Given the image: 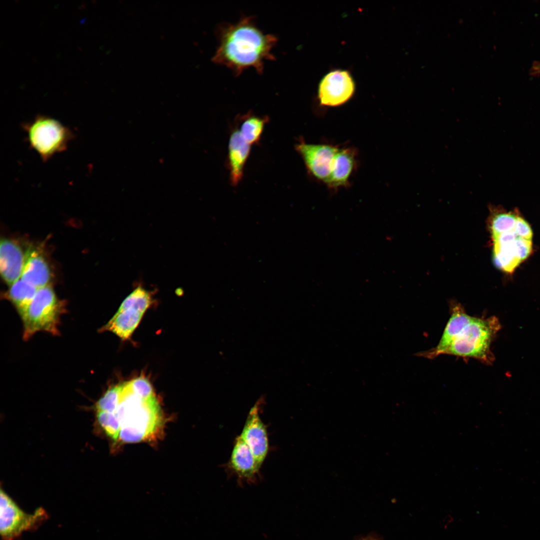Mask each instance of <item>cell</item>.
Listing matches in <instances>:
<instances>
[{"label": "cell", "instance_id": "6da1fadb", "mask_svg": "<svg viewBox=\"0 0 540 540\" xmlns=\"http://www.w3.org/2000/svg\"><path fill=\"white\" fill-rule=\"evenodd\" d=\"M216 32L218 44L212 60L230 68L236 76L249 68L262 74L265 62L276 60L272 50L278 38L263 32L252 16L221 24Z\"/></svg>", "mask_w": 540, "mask_h": 540}, {"label": "cell", "instance_id": "7a4b0ae2", "mask_svg": "<svg viewBox=\"0 0 540 540\" xmlns=\"http://www.w3.org/2000/svg\"><path fill=\"white\" fill-rule=\"evenodd\" d=\"M451 315L436 346L420 356L432 359L440 354L488 362L492 339L499 328L494 317L484 319L468 315L460 304H452Z\"/></svg>", "mask_w": 540, "mask_h": 540}, {"label": "cell", "instance_id": "3957f363", "mask_svg": "<svg viewBox=\"0 0 540 540\" xmlns=\"http://www.w3.org/2000/svg\"><path fill=\"white\" fill-rule=\"evenodd\" d=\"M120 422L118 440L124 443L152 440L160 430L163 416L156 396L144 400L122 383L120 402L114 412Z\"/></svg>", "mask_w": 540, "mask_h": 540}, {"label": "cell", "instance_id": "277c9868", "mask_svg": "<svg viewBox=\"0 0 540 540\" xmlns=\"http://www.w3.org/2000/svg\"><path fill=\"white\" fill-rule=\"evenodd\" d=\"M64 304L50 286L38 288L32 301L20 316L24 325L23 337L29 339L38 332L59 334L60 316Z\"/></svg>", "mask_w": 540, "mask_h": 540}, {"label": "cell", "instance_id": "5b68a950", "mask_svg": "<svg viewBox=\"0 0 540 540\" xmlns=\"http://www.w3.org/2000/svg\"><path fill=\"white\" fill-rule=\"evenodd\" d=\"M27 140L44 162L64 151L74 134L68 128L52 118L38 115L22 126Z\"/></svg>", "mask_w": 540, "mask_h": 540}, {"label": "cell", "instance_id": "8992f818", "mask_svg": "<svg viewBox=\"0 0 540 540\" xmlns=\"http://www.w3.org/2000/svg\"><path fill=\"white\" fill-rule=\"evenodd\" d=\"M42 508L32 514L23 511L2 489L0 492V534L2 540H15L26 531H34L48 520Z\"/></svg>", "mask_w": 540, "mask_h": 540}, {"label": "cell", "instance_id": "52a82bcc", "mask_svg": "<svg viewBox=\"0 0 540 540\" xmlns=\"http://www.w3.org/2000/svg\"><path fill=\"white\" fill-rule=\"evenodd\" d=\"M312 176L326 183L339 148L325 144H311L300 140L295 146Z\"/></svg>", "mask_w": 540, "mask_h": 540}, {"label": "cell", "instance_id": "ba28073f", "mask_svg": "<svg viewBox=\"0 0 540 540\" xmlns=\"http://www.w3.org/2000/svg\"><path fill=\"white\" fill-rule=\"evenodd\" d=\"M354 89V82L349 72L336 70L328 73L320 80L318 98L322 105L338 106L351 98Z\"/></svg>", "mask_w": 540, "mask_h": 540}, {"label": "cell", "instance_id": "9c48e42d", "mask_svg": "<svg viewBox=\"0 0 540 540\" xmlns=\"http://www.w3.org/2000/svg\"><path fill=\"white\" fill-rule=\"evenodd\" d=\"M264 397L260 398L250 408L240 436L250 448L260 467L265 460L268 450L266 428L259 415Z\"/></svg>", "mask_w": 540, "mask_h": 540}, {"label": "cell", "instance_id": "30bf717a", "mask_svg": "<svg viewBox=\"0 0 540 540\" xmlns=\"http://www.w3.org/2000/svg\"><path fill=\"white\" fill-rule=\"evenodd\" d=\"M228 466L240 481L248 483L256 482L260 467L240 435L234 440Z\"/></svg>", "mask_w": 540, "mask_h": 540}, {"label": "cell", "instance_id": "8fae6325", "mask_svg": "<svg viewBox=\"0 0 540 540\" xmlns=\"http://www.w3.org/2000/svg\"><path fill=\"white\" fill-rule=\"evenodd\" d=\"M26 254L20 246L8 239L1 240L0 244V270L2 276L10 286L20 278L25 262Z\"/></svg>", "mask_w": 540, "mask_h": 540}, {"label": "cell", "instance_id": "7c38bea8", "mask_svg": "<svg viewBox=\"0 0 540 540\" xmlns=\"http://www.w3.org/2000/svg\"><path fill=\"white\" fill-rule=\"evenodd\" d=\"M250 151V145L243 138L237 128L234 130L230 136L227 160L232 186H237L242 180Z\"/></svg>", "mask_w": 540, "mask_h": 540}, {"label": "cell", "instance_id": "4fadbf2b", "mask_svg": "<svg viewBox=\"0 0 540 540\" xmlns=\"http://www.w3.org/2000/svg\"><path fill=\"white\" fill-rule=\"evenodd\" d=\"M24 264L21 278L38 288L48 286L50 271L48 264L40 252L30 248L26 252Z\"/></svg>", "mask_w": 540, "mask_h": 540}, {"label": "cell", "instance_id": "5bb4252c", "mask_svg": "<svg viewBox=\"0 0 540 540\" xmlns=\"http://www.w3.org/2000/svg\"><path fill=\"white\" fill-rule=\"evenodd\" d=\"M356 164V152L352 148H339L336 154L330 176L326 183L337 188L348 184Z\"/></svg>", "mask_w": 540, "mask_h": 540}, {"label": "cell", "instance_id": "9a60e30c", "mask_svg": "<svg viewBox=\"0 0 540 540\" xmlns=\"http://www.w3.org/2000/svg\"><path fill=\"white\" fill-rule=\"evenodd\" d=\"M144 314L134 309L118 310L102 328L124 340L128 338L138 325Z\"/></svg>", "mask_w": 540, "mask_h": 540}, {"label": "cell", "instance_id": "2e32d148", "mask_svg": "<svg viewBox=\"0 0 540 540\" xmlns=\"http://www.w3.org/2000/svg\"><path fill=\"white\" fill-rule=\"evenodd\" d=\"M240 134L250 145L258 144L261 138L265 125L269 120L267 116H258L252 112L238 116Z\"/></svg>", "mask_w": 540, "mask_h": 540}, {"label": "cell", "instance_id": "e0dca14e", "mask_svg": "<svg viewBox=\"0 0 540 540\" xmlns=\"http://www.w3.org/2000/svg\"><path fill=\"white\" fill-rule=\"evenodd\" d=\"M10 286L8 298L21 316L32 301L38 288L21 278Z\"/></svg>", "mask_w": 540, "mask_h": 540}, {"label": "cell", "instance_id": "ac0fdd59", "mask_svg": "<svg viewBox=\"0 0 540 540\" xmlns=\"http://www.w3.org/2000/svg\"><path fill=\"white\" fill-rule=\"evenodd\" d=\"M514 240L504 244L494 242V262L498 268L505 272H512L522 262L516 252Z\"/></svg>", "mask_w": 540, "mask_h": 540}, {"label": "cell", "instance_id": "d6986e66", "mask_svg": "<svg viewBox=\"0 0 540 540\" xmlns=\"http://www.w3.org/2000/svg\"><path fill=\"white\" fill-rule=\"evenodd\" d=\"M152 302L150 293L145 288L138 286L125 298L118 310L132 308L144 314Z\"/></svg>", "mask_w": 540, "mask_h": 540}, {"label": "cell", "instance_id": "ffe728a7", "mask_svg": "<svg viewBox=\"0 0 540 540\" xmlns=\"http://www.w3.org/2000/svg\"><path fill=\"white\" fill-rule=\"evenodd\" d=\"M122 384H118L108 388L104 395L97 402V412H114L119 404Z\"/></svg>", "mask_w": 540, "mask_h": 540}, {"label": "cell", "instance_id": "44dd1931", "mask_svg": "<svg viewBox=\"0 0 540 540\" xmlns=\"http://www.w3.org/2000/svg\"><path fill=\"white\" fill-rule=\"evenodd\" d=\"M98 421L107 435L114 440L118 439L120 422L115 412H97Z\"/></svg>", "mask_w": 540, "mask_h": 540}, {"label": "cell", "instance_id": "7402d4cb", "mask_svg": "<svg viewBox=\"0 0 540 540\" xmlns=\"http://www.w3.org/2000/svg\"><path fill=\"white\" fill-rule=\"evenodd\" d=\"M517 216L512 213L501 212L496 214L492 219L490 228L492 238L514 230Z\"/></svg>", "mask_w": 540, "mask_h": 540}, {"label": "cell", "instance_id": "603a6c76", "mask_svg": "<svg viewBox=\"0 0 540 540\" xmlns=\"http://www.w3.org/2000/svg\"><path fill=\"white\" fill-rule=\"evenodd\" d=\"M126 384L134 394L141 398L148 400L155 396L150 383L143 376L136 378Z\"/></svg>", "mask_w": 540, "mask_h": 540}, {"label": "cell", "instance_id": "cb8c5ba5", "mask_svg": "<svg viewBox=\"0 0 540 540\" xmlns=\"http://www.w3.org/2000/svg\"><path fill=\"white\" fill-rule=\"evenodd\" d=\"M514 247L518 257L522 262L530 255L532 249V240L517 237L514 242Z\"/></svg>", "mask_w": 540, "mask_h": 540}, {"label": "cell", "instance_id": "d4e9b609", "mask_svg": "<svg viewBox=\"0 0 540 540\" xmlns=\"http://www.w3.org/2000/svg\"><path fill=\"white\" fill-rule=\"evenodd\" d=\"M514 230L518 237L532 240V232L531 228L528 223L521 217L517 216Z\"/></svg>", "mask_w": 540, "mask_h": 540}, {"label": "cell", "instance_id": "484cf974", "mask_svg": "<svg viewBox=\"0 0 540 540\" xmlns=\"http://www.w3.org/2000/svg\"><path fill=\"white\" fill-rule=\"evenodd\" d=\"M530 72L533 76L540 74V62H536L533 64Z\"/></svg>", "mask_w": 540, "mask_h": 540}, {"label": "cell", "instance_id": "4316f807", "mask_svg": "<svg viewBox=\"0 0 540 540\" xmlns=\"http://www.w3.org/2000/svg\"><path fill=\"white\" fill-rule=\"evenodd\" d=\"M360 540H378L377 538H376L373 537L372 536H367L366 538H362V539H361Z\"/></svg>", "mask_w": 540, "mask_h": 540}]
</instances>
